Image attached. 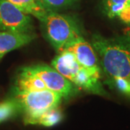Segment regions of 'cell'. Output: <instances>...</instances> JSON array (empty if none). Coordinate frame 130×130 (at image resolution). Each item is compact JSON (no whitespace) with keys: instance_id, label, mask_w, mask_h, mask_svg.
<instances>
[{"instance_id":"15","label":"cell","mask_w":130,"mask_h":130,"mask_svg":"<svg viewBox=\"0 0 130 130\" xmlns=\"http://www.w3.org/2000/svg\"><path fill=\"white\" fill-rule=\"evenodd\" d=\"M122 93H126L130 95V81L124 78H115L110 80Z\"/></svg>"},{"instance_id":"6","label":"cell","mask_w":130,"mask_h":130,"mask_svg":"<svg viewBox=\"0 0 130 130\" xmlns=\"http://www.w3.org/2000/svg\"><path fill=\"white\" fill-rule=\"evenodd\" d=\"M24 68L41 79L48 90L59 93L62 97H67L74 91L73 84L53 67L36 65Z\"/></svg>"},{"instance_id":"3","label":"cell","mask_w":130,"mask_h":130,"mask_svg":"<svg viewBox=\"0 0 130 130\" xmlns=\"http://www.w3.org/2000/svg\"><path fill=\"white\" fill-rule=\"evenodd\" d=\"M41 23L49 41L59 53L83 37L76 21L70 16L48 12Z\"/></svg>"},{"instance_id":"10","label":"cell","mask_w":130,"mask_h":130,"mask_svg":"<svg viewBox=\"0 0 130 130\" xmlns=\"http://www.w3.org/2000/svg\"><path fill=\"white\" fill-rule=\"evenodd\" d=\"M46 87L39 77L25 68L20 70L18 75L14 90L20 91H38L46 90Z\"/></svg>"},{"instance_id":"11","label":"cell","mask_w":130,"mask_h":130,"mask_svg":"<svg viewBox=\"0 0 130 130\" xmlns=\"http://www.w3.org/2000/svg\"><path fill=\"white\" fill-rule=\"evenodd\" d=\"M61 119V112L56 108H53L36 115L25 116V124H41L46 126H51L56 124Z\"/></svg>"},{"instance_id":"1","label":"cell","mask_w":130,"mask_h":130,"mask_svg":"<svg viewBox=\"0 0 130 130\" xmlns=\"http://www.w3.org/2000/svg\"><path fill=\"white\" fill-rule=\"evenodd\" d=\"M91 45L110 80L124 78L130 81V30L112 38L94 35Z\"/></svg>"},{"instance_id":"4","label":"cell","mask_w":130,"mask_h":130,"mask_svg":"<svg viewBox=\"0 0 130 130\" xmlns=\"http://www.w3.org/2000/svg\"><path fill=\"white\" fill-rule=\"evenodd\" d=\"M14 97L25 116L36 115L58 107L62 96L50 90L20 91L14 90Z\"/></svg>"},{"instance_id":"9","label":"cell","mask_w":130,"mask_h":130,"mask_svg":"<svg viewBox=\"0 0 130 130\" xmlns=\"http://www.w3.org/2000/svg\"><path fill=\"white\" fill-rule=\"evenodd\" d=\"M103 9L109 18H119L130 24V0H103Z\"/></svg>"},{"instance_id":"12","label":"cell","mask_w":130,"mask_h":130,"mask_svg":"<svg viewBox=\"0 0 130 130\" xmlns=\"http://www.w3.org/2000/svg\"><path fill=\"white\" fill-rule=\"evenodd\" d=\"M16 6L23 12L27 14H32L33 17L38 19L41 22L48 13L46 10L43 9L38 5L36 0H8Z\"/></svg>"},{"instance_id":"13","label":"cell","mask_w":130,"mask_h":130,"mask_svg":"<svg viewBox=\"0 0 130 130\" xmlns=\"http://www.w3.org/2000/svg\"><path fill=\"white\" fill-rule=\"evenodd\" d=\"M20 111L18 103L14 98L0 103V124L14 116Z\"/></svg>"},{"instance_id":"5","label":"cell","mask_w":130,"mask_h":130,"mask_svg":"<svg viewBox=\"0 0 130 130\" xmlns=\"http://www.w3.org/2000/svg\"><path fill=\"white\" fill-rule=\"evenodd\" d=\"M32 29L28 14L8 0H0V31L32 33Z\"/></svg>"},{"instance_id":"8","label":"cell","mask_w":130,"mask_h":130,"mask_svg":"<svg viewBox=\"0 0 130 130\" xmlns=\"http://www.w3.org/2000/svg\"><path fill=\"white\" fill-rule=\"evenodd\" d=\"M34 36L32 33L0 31V59L9 51L29 43Z\"/></svg>"},{"instance_id":"7","label":"cell","mask_w":130,"mask_h":130,"mask_svg":"<svg viewBox=\"0 0 130 130\" xmlns=\"http://www.w3.org/2000/svg\"><path fill=\"white\" fill-rule=\"evenodd\" d=\"M64 50L70 51L76 60L88 71L94 77L100 79L101 70L98 66V58L93 46L87 42L83 37L70 43ZM64 51V50H63Z\"/></svg>"},{"instance_id":"14","label":"cell","mask_w":130,"mask_h":130,"mask_svg":"<svg viewBox=\"0 0 130 130\" xmlns=\"http://www.w3.org/2000/svg\"><path fill=\"white\" fill-rule=\"evenodd\" d=\"M78 0H36L37 3L47 12H56L74 5Z\"/></svg>"},{"instance_id":"2","label":"cell","mask_w":130,"mask_h":130,"mask_svg":"<svg viewBox=\"0 0 130 130\" xmlns=\"http://www.w3.org/2000/svg\"><path fill=\"white\" fill-rule=\"evenodd\" d=\"M52 67L66 79L89 92L106 95L99 79L94 77L85 68L76 60L74 55L70 51H61L53 60Z\"/></svg>"}]
</instances>
